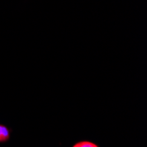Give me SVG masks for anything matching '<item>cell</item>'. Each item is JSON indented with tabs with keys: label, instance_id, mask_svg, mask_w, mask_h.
I'll list each match as a JSON object with an SVG mask.
<instances>
[{
	"label": "cell",
	"instance_id": "obj_1",
	"mask_svg": "<svg viewBox=\"0 0 147 147\" xmlns=\"http://www.w3.org/2000/svg\"><path fill=\"white\" fill-rule=\"evenodd\" d=\"M9 138V131L5 127L0 125V142H5Z\"/></svg>",
	"mask_w": 147,
	"mask_h": 147
},
{
	"label": "cell",
	"instance_id": "obj_2",
	"mask_svg": "<svg viewBox=\"0 0 147 147\" xmlns=\"http://www.w3.org/2000/svg\"><path fill=\"white\" fill-rule=\"evenodd\" d=\"M73 147H98V146L95 144H93V143L87 142V141H84V142L77 143Z\"/></svg>",
	"mask_w": 147,
	"mask_h": 147
}]
</instances>
